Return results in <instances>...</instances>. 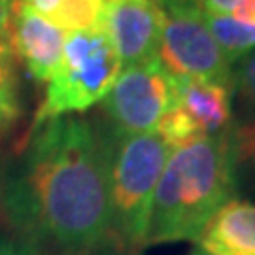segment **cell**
Returning <instances> with one entry per match:
<instances>
[{"label":"cell","mask_w":255,"mask_h":255,"mask_svg":"<svg viewBox=\"0 0 255 255\" xmlns=\"http://www.w3.org/2000/svg\"><path fill=\"white\" fill-rule=\"evenodd\" d=\"M157 60L174 79H204L232 85V64L226 60L196 6H164Z\"/></svg>","instance_id":"cell-6"},{"label":"cell","mask_w":255,"mask_h":255,"mask_svg":"<svg viewBox=\"0 0 255 255\" xmlns=\"http://www.w3.org/2000/svg\"><path fill=\"white\" fill-rule=\"evenodd\" d=\"M234 191L232 128L172 149L155 189L145 245L200 241L217 211L234 200Z\"/></svg>","instance_id":"cell-2"},{"label":"cell","mask_w":255,"mask_h":255,"mask_svg":"<svg viewBox=\"0 0 255 255\" xmlns=\"http://www.w3.org/2000/svg\"><path fill=\"white\" fill-rule=\"evenodd\" d=\"M119 73L122 62L102 30L66 32L60 66L47 83L30 130L94 107L109 94Z\"/></svg>","instance_id":"cell-4"},{"label":"cell","mask_w":255,"mask_h":255,"mask_svg":"<svg viewBox=\"0 0 255 255\" xmlns=\"http://www.w3.org/2000/svg\"><path fill=\"white\" fill-rule=\"evenodd\" d=\"M162 6L166 4H179V6H196V0H159Z\"/></svg>","instance_id":"cell-21"},{"label":"cell","mask_w":255,"mask_h":255,"mask_svg":"<svg viewBox=\"0 0 255 255\" xmlns=\"http://www.w3.org/2000/svg\"><path fill=\"white\" fill-rule=\"evenodd\" d=\"M0 255H45L43 251L34 249L26 241H11V238H0Z\"/></svg>","instance_id":"cell-19"},{"label":"cell","mask_w":255,"mask_h":255,"mask_svg":"<svg viewBox=\"0 0 255 255\" xmlns=\"http://www.w3.org/2000/svg\"><path fill=\"white\" fill-rule=\"evenodd\" d=\"M172 149L157 132L117 142L111 162V228L122 247H145L159 177Z\"/></svg>","instance_id":"cell-3"},{"label":"cell","mask_w":255,"mask_h":255,"mask_svg":"<svg viewBox=\"0 0 255 255\" xmlns=\"http://www.w3.org/2000/svg\"><path fill=\"white\" fill-rule=\"evenodd\" d=\"M196 9L204 15H221L255 23V0H196Z\"/></svg>","instance_id":"cell-15"},{"label":"cell","mask_w":255,"mask_h":255,"mask_svg":"<svg viewBox=\"0 0 255 255\" xmlns=\"http://www.w3.org/2000/svg\"><path fill=\"white\" fill-rule=\"evenodd\" d=\"M204 19L219 49L232 66L243 55L255 49V23H247L234 17H221V15H204Z\"/></svg>","instance_id":"cell-12"},{"label":"cell","mask_w":255,"mask_h":255,"mask_svg":"<svg viewBox=\"0 0 255 255\" xmlns=\"http://www.w3.org/2000/svg\"><path fill=\"white\" fill-rule=\"evenodd\" d=\"M113 151L107 130L83 117H58L30 130L21 157L0 183L9 223L38 251H94L111 228Z\"/></svg>","instance_id":"cell-1"},{"label":"cell","mask_w":255,"mask_h":255,"mask_svg":"<svg viewBox=\"0 0 255 255\" xmlns=\"http://www.w3.org/2000/svg\"><path fill=\"white\" fill-rule=\"evenodd\" d=\"M179 87L162 62L122 68L117 81L102 98L107 134L115 142L153 132L159 119L177 105Z\"/></svg>","instance_id":"cell-5"},{"label":"cell","mask_w":255,"mask_h":255,"mask_svg":"<svg viewBox=\"0 0 255 255\" xmlns=\"http://www.w3.org/2000/svg\"><path fill=\"white\" fill-rule=\"evenodd\" d=\"M19 0H0V32H11L13 13Z\"/></svg>","instance_id":"cell-20"},{"label":"cell","mask_w":255,"mask_h":255,"mask_svg":"<svg viewBox=\"0 0 255 255\" xmlns=\"http://www.w3.org/2000/svg\"><path fill=\"white\" fill-rule=\"evenodd\" d=\"M198 243L209 255H255V204L230 200L209 221Z\"/></svg>","instance_id":"cell-9"},{"label":"cell","mask_w":255,"mask_h":255,"mask_svg":"<svg viewBox=\"0 0 255 255\" xmlns=\"http://www.w3.org/2000/svg\"><path fill=\"white\" fill-rule=\"evenodd\" d=\"M232 147L236 166L249 164L251 168H255V119L249 124L232 128Z\"/></svg>","instance_id":"cell-16"},{"label":"cell","mask_w":255,"mask_h":255,"mask_svg":"<svg viewBox=\"0 0 255 255\" xmlns=\"http://www.w3.org/2000/svg\"><path fill=\"white\" fill-rule=\"evenodd\" d=\"M177 105L187 111L204 136H217L228 130L232 119V85L204 79H177Z\"/></svg>","instance_id":"cell-10"},{"label":"cell","mask_w":255,"mask_h":255,"mask_svg":"<svg viewBox=\"0 0 255 255\" xmlns=\"http://www.w3.org/2000/svg\"><path fill=\"white\" fill-rule=\"evenodd\" d=\"M189 255H209V253H206L204 249H200V247H198V249H196V251H191Z\"/></svg>","instance_id":"cell-22"},{"label":"cell","mask_w":255,"mask_h":255,"mask_svg":"<svg viewBox=\"0 0 255 255\" xmlns=\"http://www.w3.org/2000/svg\"><path fill=\"white\" fill-rule=\"evenodd\" d=\"M157 136L162 138L170 149L187 147L191 142L204 138L198 124L189 117L187 111H183L179 105H174L157 124Z\"/></svg>","instance_id":"cell-13"},{"label":"cell","mask_w":255,"mask_h":255,"mask_svg":"<svg viewBox=\"0 0 255 255\" xmlns=\"http://www.w3.org/2000/svg\"><path fill=\"white\" fill-rule=\"evenodd\" d=\"M164 28L159 0H105L102 32L113 45L122 68L157 60Z\"/></svg>","instance_id":"cell-7"},{"label":"cell","mask_w":255,"mask_h":255,"mask_svg":"<svg viewBox=\"0 0 255 255\" xmlns=\"http://www.w3.org/2000/svg\"><path fill=\"white\" fill-rule=\"evenodd\" d=\"M21 107L17 87H2L0 85V134L11 130L13 124L19 119Z\"/></svg>","instance_id":"cell-17"},{"label":"cell","mask_w":255,"mask_h":255,"mask_svg":"<svg viewBox=\"0 0 255 255\" xmlns=\"http://www.w3.org/2000/svg\"><path fill=\"white\" fill-rule=\"evenodd\" d=\"M232 94H236L255 119V49L232 66Z\"/></svg>","instance_id":"cell-14"},{"label":"cell","mask_w":255,"mask_h":255,"mask_svg":"<svg viewBox=\"0 0 255 255\" xmlns=\"http://www.w3.org/2000/svg\"><path fill=\"white\" fill-rule=\"evenodd\" d=\"M64 32L102 30L105 0H21Z\"/></svg>","instance_id":"cell-11"},{"label":"cell","mask_w":255,"mask_h":255,"mask_svg":"<svg viewBox=\"0 0 255 255\" xmlns=\"http://www.w3.org/2000/svg\"><path fill=\"white\" fill-rule=\"evenodd\" d=\"M0 85L17 87V83H15V53L11 45V32H0Z\"/></svg>","instance_id":"cell-18"},{"label":"cell","mask_w":255,"mask_h":255,"mask_svg":"<svg viewBox=\"0 0 255 255\" xmlns=\"http://www.w3.org/2000/svg\"><path fill=\"white\" fill-rule=\"evenodd\" d=\"M64 38L66 32L19 0L11 21V45L13 53L23 62L34 81L49 83L60 66Z\"/></svg>","instance_id":"cell-8"}]
</instances>
